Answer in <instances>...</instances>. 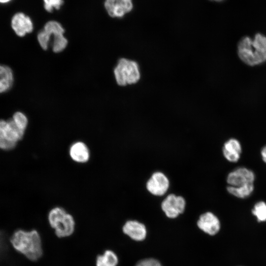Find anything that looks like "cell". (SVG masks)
<instances>
[{"instance_id": "6da1fadb", "label": "cell", "mask_w": 266, "mask_h": 266, "mask_svg": "<svg viewBox=\"0 0 266 266\" xmlns=\"http://www.w3.org/2000/svg\"><path fill=\"white\" fill-rule=\"evenodd\" d=\"M238 55L245 64L254 66L266 61V37L257 33L253 39L245 36L237 46Z\"/></svg>"}, {"instance_id": "7a4b0ae2", "label": "cell", "mask_w": 266, "mask_h": 266, "mask_svg": "<svg viewBox=\"0 0 266 266\" xmlns=\"http://www.w3.org/2000/svg\"><path fill=\"white\" fill-rule=\"evenodd\" d=\"M11 243L18 251L32 261H36L42 254L40 236L35 230H18L11 238Z\"/></svg>"}, {"instance_id": "3957f363", "label": "cell", "mask_w": 266, "mask_h": 266, "mask_svg": "<svg viewBox=\"0 0 266 266\" xmlns=\"http://www.w3.org/2000/svg\"><path fill=\"white\" fill-rule=\"evenodd\" d=\"M65 29L58 21L51 20L45 24L43 29L37 34V40L41 48L47 49L52 38V49L55 53L64 50L67 45V40L64 36Z\"/></svg>"}, {"instance_id": "277c9868", "label": "cell", "mask_w": 266, "mask_h": 266, "mask_svg": "<svg viewBox=\"0 0 266 266\" xmlns=\"http://www.w3.org/2000/svg\"><path fill=\"white\" fill-rule=\"evenodd\" d=\"M48 221L58 237L69 236L74 231L75 222L73 217L62 207L52 208L48 214Z\"/></svg>"}, {"instance_id": "5b68a950", "label": "cell", "mask_w": 266, "mask_h": 266, "mask_svg": "<svg viewBox=\"0 0 266 266\" xmlns=\"http://www.w3.org/2000/svg\"><path fill=\"white\" fill-rule=\"evenodd\" d=\"M117 83L120 86L135 84L140 78L138 64L126 58L120 59L114 69Z\"/></svg>"}, {"instance_id": "8992f818", "label": "cell", "mask_w": 266, "mask_h": 266, "mask_svg": "<svg viewBox=\"0 0 266 266\" xmlns=\"http://www.w3.org/2000/svg\"><path fill=\"white\" fill-rule=\"evenodd\" d=\"M186 201L181 196L174 194H168L162 201L161 209L166 217L173 219L185 211Z\"/></svg>"}, {"instance_id": "52a82bcc", "label": "cell", "mask_w": 266, "mask_h": 266, "mask_svg": "<svg viewBox=\"0 0 266 266\" xmlns=\"http://www.w3.org/2000/svg\"><path fill=\"white\" fill-rule=\"evenodd\" d=\"M169 180L165 173L157 171L153 172L146 183L147 191L154 196L165 195L169 187Z\"/></svg>"}, {"instance_id": "ba28073f", "label": "cell", "mask_w": 266, "mask_h": 266, "mask_svg": "<svg viewBox=\"0 0 266 266\" xmlns=\"http://www.w3.org/2000/svg\"><path fill=\"white\" fill-rule=\"evenodd\" d=\"M254 173L246 167H239L230 172L227 177L229 186L238 188L254 184Z\"/></svg>"}, {"instance_id": "9c48e42d", "label": "cell", "mask_w": 266, "mask_h": 266, "mask_svg": "<svg viewBox=\"0 0 266 266\" xmlns=\"http://www.w3.org/2000/svg\"><path fill=\"white\" fill-rule=\"evenodd\" d=\"M104 8L112 18H122L133 9L132 0H105Z\"/></svg>"}, {"instance_id": "30bf717a", "label": "cell", "mask_w": 266, "mask_h": 266, "mask_svg": "<svg viewBox=\"0 0 266 266\" xmlns=\"http://www.w3.org/2000/svg\"><path fill=\"white\" fill-rule=\"evenodd\" d=\"M11 27L15 33L20 37L32 32L33 23L30 17L22 12L16 13L11 20Z\"/></svg>"}, {"instance_id": "8fae6325", "label": "cell", "mask_w": 266, "mask_h": 266, "mask_svg": "<svg viewBox=\"0 0 266 266\" xmlns=\"http://www.w3.org/2000/svg\"><path fill=\"white\" fill-rule=\"evenodd\" d=\"M198 227L204 232L214 235L219 231L220 223L217 217L211 212L202 214L197 221Z\"/></svg>"}, {"instance_id": "7c38bea8", "label": "cell", "mask_w": 266, "mask_h": 266, "mask_svg": "<svg viewBox=\"0 0 266 266\" xmlns=\"http://www.w3.org/2000/svg\"><path fill=\"white\" fill-rule=\"evenodd\" d=\"M222 152L227 161L231 163H235L240 159L242 152L241 145L236 139L230 138L224 143Z\"/></svg>"}, {"instance_id": "4fadbf2b", "label": "cell", "mask_w": 266, "mask_h": 266, "mask_svg": "<svg viewBox=\"0 0 266 266\" xmlns=\"http://www.w3.org/2000/svg\"><path fill=\"white\" fill-rule=\"evenodd\" d=\"M123 232L132 239L141 241L146 237V229L144 225L135 220H129L123 227Z\"/></svg>"}, {"instance_id": "5bb4252c", "label": "cell", "mask_w": 266, "mask_h": 266, "mask_svg": "<svg viewBox=\"0 0 266 266\" xmlns=\"http://www.w3.org/2000/svg\"><path fill=\"white\" fill-rule=\"evenodd\" d=\"M69 154L71 159L78 163H85L90 158V151L86 144L82 141L73 143L70 147Z\"/></svg>"}, {"instance_id": "9a60e30c", "label": "cell", "mask_w": 266, "mask_h": 266, "mask_svg": "<svg viewBox=\"0 0 266 266\" xmlns=\"http://www.w3.org/2000/svg\"><path fill=\"white\" fill-rule=\"evenodd\" d=\"M14 82V74L8 66L0 64V94L9 90Z\"/></svg>"}, {"instance_id": "2e32d148", "label": "cell", "mask_w": 266, "mask_h": 266, "mask_svg": "<svg viewBox=\"0 0 266 266\" xmlns=\"http://www.w3.org/2000/svg\"><path fill=\"white\" fill-rule=\"evenodd\" d=\"M254 190V184H251L243 187L236 188L230 186L227 187L228 192L233 196L240 199L250 196Z\"/></svg>"}, {"instance_id": "e0dca14e", "label": "cell", "mask_w": 266, "mask_h": 266, "mask_svg": "<svg viewBox=\"0 0 266 266\" xmlns=\"http://www.w3.org/2000/svg\"><path fill=\"white\" fill-rule=\"evenodd\" d=\"M118 258L116 254L110 250H107L103 255L99 256L97 259V266H116Z\"/></svg>"}, {"instance_id": "ac0fdd59", "label": "cell", "mask_w": 266, "mask_h": 266, "mask_svg": "<svg viewBox=\"0 0 266 266\" xmlns=\"http://www.w3.org/2000/svg\"><path fill=\"white\" fill-rule=\"evenodd\" d=\"M6 121L0 120V148L9 150L13 148L16 145L11 143L8 138L6 129Z\"/></svg>"}, {"instance_id": "d6986e66", "label": "cell", "mask_w": 266, "mask_h": 266, "mask_svg": "<svg viewBox=\"0 0 266 266\" xmlns=\"http://www.w3.org/2000/svg\"><path fill=\"white\" fill-rule=\"evenodd\" d=\"M252 214L255 216L259 222L266 221V203L263 201L257 202L252 210Z\"/></svg>"}, {"instance_id": "ffe728a7", "label": "cell", "mask_w": 266, "mask_h": 266, "mask_svg": "<svg viewBox=\"0 0 266 266\" xmlns=\"http://www.w3.org/2000/svg\"><path fill=\"white\" fill-rule=\"evenodd\" d=\"M12 119L18 128L25 131L28 124V120L24 113L20 111L16 112Z\"/></svg>"}, {"instance_id": "44dd1931", "label": "cell", "mask_w": 266, "mask_h": 266, "mask_svg": "<svg viewBox=\"0 0 266 266\" xmlns=\"http://www.w3.org/2000/svg\"><path fill=\"white\" fill-rule=\"evenodd\" d=\"M44 8L49 12H52L54 9L59 10L63 5L64 1L63 0H43Z\"/></svg>"}, {"instance_id": "7402d4cb", "label": "cell", "mask_w": 266, "mask_h": 266, "mask_svg": "<svg viewBox=\"0 0 266 266\" xmlns=\"http://www.w3.org/2000/svg\"><path fill=\"white\" fill-rule=\"evenodd\" d=\"M135 266H162L157 260L153 258L145 259L139 261Z\"/></svg>"}, {"instance_id": "603a6c76", "label": "cell", "mask_w": 266, "mask_h": 266, "mask_svg": "<svg viewBox=\"0 0 266 266\" xmlns=\"http://www.w3.org/2000/svg\"><path fill=\"white\" fill-rule=\"evenodd\" d=\"M261 154L263 161L266 164V146L262 148Z\"/></svg>"}, {"instance_id": "cb8c5ba5", "label": "cell", "mask_w": 266, "mask_h": 266, "mask_svg": "<svg viewBox=\"0 0 266 266\" xmlns=\"http://www.w3.org/2000/svg\"><path fill=\"white\" fill-rule=\"evenodd\" d=\"M11 0H0V3H6L9 1Z\"/></svg>"}, {"instance_id": "d4e9b609", "label": "cell", "mask_w": 266, "mask_h": 266, "mask_svg": "<svg viewBox=\"0 0 266 266\" xmlns=\"http://www.w3.org/2000/svg\"><path fill=\"white\" fill-rule=\"evenodd\" d=\"M210 0L215 1L217 2H221V1H224V0Z\"/></svg>"}]
</instances>
